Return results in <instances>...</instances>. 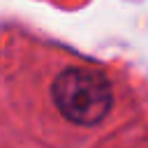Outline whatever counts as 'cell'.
<instances>
[{
    "label": "cell",
    "mask_w": 148,
    "mask_h": 148,
    "mask_svg": "<svg viewBox=\"0 0 148 148\" xmlns=\"http://www.w3.org/2000/svg\"><path fill=\"white\" fill-rule=\"evenodd\" d=\"M58 111L76 125H97L106 118L113 104L111 83L102 72L69 67L60 72L51 86Z\"/></svg>",
    "instance_id": "obj_1"
}]
</instances>
